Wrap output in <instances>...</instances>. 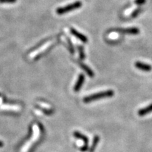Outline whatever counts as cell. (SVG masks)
I'll list each match as a JSON object with an SVG mask.
<instances>
[{"label":"cell","mask_w":152,"mask_h":152,"mask_svg":"<svg viewBox=\"0 0 152 152\" xmlns=\"http://www.w3.org/2000/svg\"><path fill=\"white\" fill-rule=\"evenodd\" d=\"M136 66V68L139 70H141L142 71H146V72H149L151 71L152 70V67L149 64H144V63L140 62V61H137L134 64Z\"/></svg>","instance_id":"7"},{"label":"cell","mask_w":152,"mask_h":152,"mask_svg":"<svg viewBox=\"0 0 152 152\" xmlns=\"http://www.w3.org/2000/svg\"><path fill=\"white\" fill-rule=\"evenodd\" d=\"M99 140H100V138L98 135H95L94 136L92 145H91L90 149H89L90 152H94V150L96 149V146H97L99 142Z\"/></svg>","instance_id":"11"},{"label":"cell","mask_w":152,"mask_h":152,"mask_svg":"<svg viewBox=\"0 0 152 152\" xmlns=\"http://www.w3.org/2000/svg\"><path fill=\"white\" fill-rule=\"evenodd\" d=\"M70 31H71L72 35L75 36V37H77V39H80L81 42H83V43H87V42H88V39H87V37H86V36L83 35V34L80 33H79V32L77 31V30H76L75 28H71Z\"/></svg>","instance_id":"5"},{"label":"cell","mask_w":152,"mask_h":152,"mask_svg":"<svg viewBox=\"0 0 152 152\" xmlns=\"http://www.w3.org/2000/svg\"><path fill=\"white\" fill-rule=\"evenodd\" d=\"M152 112V104H149L147 107H144L143 109L139 110L138 111V115L140 116H144V115L149 114Z\"/></svg>","instance_id":"8"},{"label":"cell","mask_w":152,"mask_h":152,"mask_svg":"<svg viewBox=\"0 0 152 152\" xmlns=\"http://www.w3.org/2000/svg\"><path fill=\"white\" fill-rule=\"evenodd\" d=\"M85 75H83V74H80L78 75L77 80L75 83V86H74V91H75V92H79L82 86H83V83H84L85 82Z\"/></svg>","instance_id":"6"},{"label":"cell","mask_w":152,"mask_h":152,"mask_svg":"<svg viewBox=\"0 0 152 152\" xmlns=\"http://www.w3.org/2000/svg\"><path fill=\"white\" fill-rule=\"evenodd\" d=\"M146 2V0H134V4L137 5H142Z\"/></svg>","instance_id":"16"},{"label":"cell","mask_w":152,"mask_h":152,"mask_svg":"<svg viewBox=\"0 0 152 152\" xmlns=\"http://www.w3.org/2000/svg\"><path fill=\"white\" fill-rule=\"evenodd\" d=\"M80 150H81L82 151H83V152L86 151L87 150H88V145H84L83 147L81 148Z\"/></svg>","instance_id":"17"},{"label":"cell","mask_w":152,"mask_h":152,"mask_svg":"<svg viewBox=\"0 0 152 152\" xmlns=\"http://www.w3.org/2000/svg\"><path fill=\"white\" fill-rule=\"evenodd\" d=\"M4 145V143L1 141H0V147H2Z\"/></svg>","instance_id":"18"},{"label":"cell","mask_w":152,"mask_h":152,"mask_svg":"<svg viewBox=\"0 0 152 152\" xmlns=\"http://www.w3.org/2000/svg\"><path fill=\"white\" fill-rule=\"evenodd\" d=\"M112 32H117L121 34H126V35H137L140 33V30L137 28H114L111 30Z\"/></svg>","instance_id":"4"},{"label":"cell","mask_w":152,"mask_h":152,"mask_svg":"<svg viewBox=\"0 0 152 152\" xmlns=\"http://www.w3.org/2000/svg\"><path fill=\"white\" fill-rule=\"evenodd\" d=\"M77 49H78L80 58L81 60H84L85 58V54L84 49H83V47L82 46H78L77 47Z\"/></svg>","instance_id":"12"},{"label":"cell","mask_w":152,"mask_h":152,"mask_svg":"<svg viewBox=\"0 0 152 152\" xmlns=\"http://www.w3.org/2000/svg\"><path fill=\"white\" fill-rule=\"evenodd\" d=\"M141 11H142V9H140V8H138V9H135V10H134L132 13V14H131V16H132V18H135V17L137 16L138 15L140 14V13L141 12Z\"/></svg>","instance_id":"14"},{"label":"cell","mask_w":152,"mask_h":152,"mask_svg":"<svg viewBox=\"0 0 152 152\" xmlns=\"http://www.w3.org/2000/svg\"><path fill=\"white\" fill-rule=\"evenodd\" d=\"M67 41H68V48H69L70 52H71V54H74V53H75V49H74L73 44H72L71 40H70V39H68V38Z\"/></svg>","instance_id":"13"},{"label":"cell","mask_w":152,"mask_h":152,"mask_svg":"<svg viewBox=\"0 0 152 152\" xmlns=\"http://www.w3.org/2000/svg\"><path fill=\"white\" fill-rule=\"evenodd\" d=\"M40 135V129L39 128V126L37 125H33V134L31 140H30V142H28V143L26 144V145L24 146L23 149H22L21 152H27L30 149V148L32 147L33 144H35L36 142L37 141Z\"/></svg>","instance_id":"2"},{"label":"cell","mask_w":152,"mask_h":152,"mask_svg":"<svg viewBox=\"0 0 152 152\" xmlns=\"http://www.w3.org/2000/svg\"><path fill=\"white\" fill-rule=\"evenodd\" d=\"M114 95L113 90H109L106 91H104V92H100L98 93H95V94L89 95V96H86L83 99V102L85 103H90V102H94L95 100H99L101 99L104 98H110L112 97Z\"/></svg>","instance_id":"1"},{"label":"cell","mask_w":152,"mask_h":152,"mask_svg":"<svg viewBox=\"0 0 152 152\" xmlns=\"http://www.w3.org/2000/svg\"><path fill=\"white\" fill-rule=\"evenodd\" d=\"M17 0H0V3L2 4H13L16 2Z\"/></svg>","instance_id":"15"},{"label":"cell","mask_w":152,"mask_h":152,"mask_svg":"<svg viewBox=\"0 0 152 152\" xmlns=\"http://www.w3.org/2000/svg\"><path fill=\"white\" fill-rule=\"evenodd\" d=\"M82 7V2L80 1H75V2L70 4L66 5L64 7H60V8H58L56 9V13L58 15H63L65 14L66 13L71 12V11L75 10V9H77L80 8Z\"/></svg>","instance_id":"3"},{"label":"cell","mask_w":152,"mask_h":152,"mask_svg":"<svg viewBox=\"0 0 152 152\" xmlns=\"http://www.w3.org/2000/svg\"><path fill=\"white\" fill-rule=\"evenodd\" d=\"M73 135L75 137H76L77 139H79V140H83V141L84 142L85 145H88V142H89L88 138H87L85 135H84L83 134H82L81 132H78V131H75L73 133Z\"/></svg>","instance_id":"10"},{"label":"cell","mask_w":152,"mask_h":152,"mask_svg":"<svg viewBox=\"0 0 152 152\" xmlns=\"http://www.w3.org/2000/svg\"><path fill=\"white\" fill-rule=\"evenodd\" d=\"M78 64L80 65V68H82V69H83V71H84L85 73L87 74V75L90 76V77H94V73L90 68H89L87 65H85V64H83V63H82V62L78 63Z\"/></svg>","instance_id":"9"}]
</instances>
